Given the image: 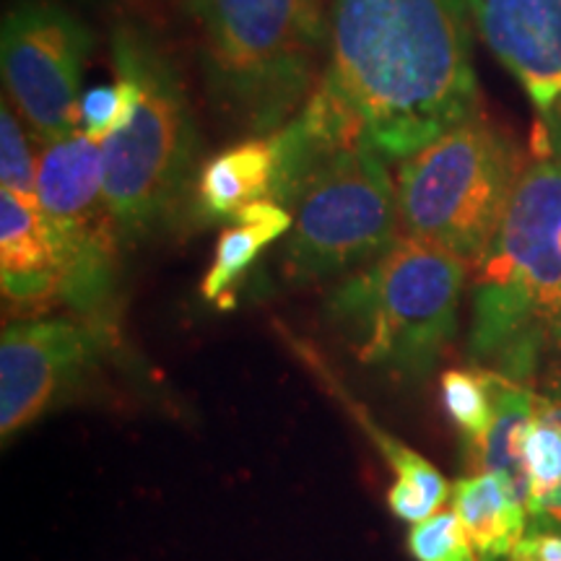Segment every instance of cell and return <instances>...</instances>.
<instances>
[{"label":"cell","mask_w":561,"mask_h":561,"mask_svg":"<svg viewBox=\"0 0 561 561\" xmlns=\"http://www.w3.org/2000/svg\"><path fill=\"white\" fill-rule=\"evenodd\" d=\"M468 11V0H335L318 87L271 136V201L291 210L335 151L405 159L479 115Z\"/></svg>","instance_id":"1"},{"label":"cell","mask_w":561,"mask_h":561,"mask_svg":"<svg viewBox=\"0 0 561 561\" xmlns=\"http://www.w3.org/2000/svg\"><path fill=\"white\" fill-rule=\"evenodd\" d=\"M561 346V151L525 167L473 271L471 351L523 380Z\"/></svg>","instance_id":"2"},{"label":"cell","mask_w":561,"mask_h":561,"mask_svg":"<svg viewBox=\"0 0 561 561\" xmlns=\"http://www.w3.org/2000/svg\"><path fill=\"white\" fill-rule=\"evenodd\" d=\"M210 96L250 133H278L318 87L320 0H185Z\"/></svg>","instance_id":"3"},{"label":"cell","mask_w":561,"mask_h":561,"mask_svg":"<svg viewBox=\"0 0 561 561\" xmlns=\"http://www.w3.org/2000/svg\"><path fill=\"white\" fill-rule=\"evenodd\" d=\"M112 60L138 81L140 100L133 121L102 144L104 201L121 242L136 244L164 229L185 203L198 130L178 70L144 26L112 32Z\"/></svg>","instance_id":"4"},{"label":"cell","mask_w":561,"mask_h":561,"mask_svg":"<svg viewBox=\"0 0 561 561\" xmlns=\"http://www.w3.org/2000/svg\"><path fill=\"white\" fill-rule=\"evenodd\" d=\"M468 271L450 252L401 234L335 286L328 312L359 362L419 380L455 335Z\"/></svg>","instance_id":"5"},{"label":"cell","mask_w":561,"mask_h":561,"mask_svg":"<svg viewBox=\"0 0 561 561\" xmlns=\"http://www.w3.org/2000/svg\"><path fill=\"white\" fill-rule=\"evenodd\" d=\"M523 170L515 144L481 115L460 123L396 170L401 234L476 271L494 242Z\"/></svg>","instance_id":"6"},{"label":"cell","mask_w":561,"mask_h":561,"mask_svg":"<svg viewBox=\"0 0 561 561\" xmlns=\"http://www.w3.org/2000/svg\"><path fill=\"white\" fill-rule=\"evenodd\" d=\"M284 268L294 280L351 276L401 237L396 180L385 157L351 146L320 161L294 195Z\"/></svg>","instance_id":"7"},{"label":"cell","mask_w":561,"mask_h":561,"mask_svg":"<svg viewBox=\"0 0 561 561\" xmlns=\"http://www.w3.org/2000/svg\"><path fill=\"white\" fill-rule=\"evenodd\" d=\"M37 201L60 257V299L76 318L112 325L121 234L104 201L102 146L81 130L39 151Z\"/></svg>","instance_id":"8"},{"label":"cell","mask_w":561,"mask_h":561,"mask_svg":"<svg viewBox=\"0 0 561 561\" xmlns=\"http://www.w3.org/2000/svg\"><path fill=\"white\" fill-rule=\"evenodd\" d=\"M94 34L50 0L13 5L0 32V68L9 102L45 140L81 130L83 66Z\"/></svg>","instance_id":"9"},{"label":"cell","mask_w":561,"mask_h":561,"mask_svg":"<svg viewBox=\"0 0 561 561\" xmlns=\"http://www.w3.org/2000/svg\"><path fill=\"white\" fill-rule=\"evenodd\" d=\"M112 346V325L83 318L13 322L0 335V434L37 421Z\"/></svg>","instance_id":"10"},{"label":"cell","mask_w":561,"mask_h":561,"mask_svg":"<svg viewBox=\"0 0 561 561\" xmlns=\"http://www.w3.org/2000/svg\"><path fill=\"white\" fill-rule=\"evenodd\" d=\"M496 60L515 76L538 112L561 102V0H468Z\"/></svg>","instance_id":"11"},{"label":"cell","mask_w":561,"mask_h":561,"mask_svg":"<svg viewBox=\"0 0 561 561\" xmlns=\"http://www.w3.org/2000/svg\"><path fill=\"white\" fill-rule=\"evenodd\" d=\"M0 284L16 305L60 299V257L37 198L0 191Z\"/></svg>","instance_id":"12"},{"label":"cell","mask_w":561,"mask_h":561,"mask_svg":"<svg viewBox=\"0 0 561 561\" xmlns=\"http://www.w3.org/2000/svg\"><path fill=\"white\" fill-rule=\"evenodd\" d=\"M491 398H494V419L489 432L468 445L471 473H496L510 483L525 507H528V476H525V434H528L533 409H536V390L523 380L486 369Z\"/></svg>","instance_id":"13"},{"label":"cell","mask_w":561,"mask_h":561,"mask_svg":"<svg viewBox=\"0 0 561 561\" xmlns=\"http://www.w3.org/2000/svg\"><path fill=\"white\" fill-rule=\"evenodd\" d=\"M453 512L466 528L481 561L510 557L528 525V507L502 476L468 473L450 491Z\"/></svg>","instance_id":"14"},{"label":"cell","mask_w":561,"mask_h":561,"mask_svg":"<svg viewBox=\"0 0 561 561\" xmlns=\"http://www.w3.org/2000/svg\"><path fill=\"white\" fill-rule=\"evenodd\" d=\"M322 380L331 385V390L341 398V403H346L351 416L359 421V426L369 434V439L375 442L377 450L382 453V458L390 462V468L396 471V483L388 489V507L398 520L403 523H421L426 517L437 515L442 504L450 500L453 486H447L445 476L432 466L430 460L421 458L419 453H413L411 447H405L403 442H398L392 434H388L382 426L375 424V419L362 409L359 403L351 401L346 390H341L339 382H333L331 371L325 367H318Z\"/></svg>","instance_id":"15"},{"label":"cell","mask_w":561,"mask_h":561,"mask_svg":"<svg viewBox=\"0 0 561 561\" xmlns=\"http://www.w3.org/2000/svg\"><path fill=\"white\" fill-rule=\"evenodd\" d=\"M276 153L271 138H252L203 164L195 182L198 206L210 219H231L255 201L271 198Z\"/></svg>","instance_id":"16"},{"label":"cell","mask_w":561,"mask_h":561,"mask_svg":"<svg viewBox=\"0 0 561 561\" xmlns=\"http://www.w3.org/2000/svg\"><path fill=\"white\" fill-rule=\"evenodd\" d=\"M294 227V214L280 203L263 198L255 201L237 216L229 229L221 231L219 244H216L214 263L203 278L201 291L203 297L224 305V297L231 294L234 284L250 265L257 261V255L278 240L289 234Z\"/></svg>","instance_id":"17"},{"label":"cell","mask_w":561,"mask_h":561,"mask_svg":"<svg viewBox=\"0 0 561 561\" xmlns=\"http://www.w3.org/2000/svg\"><path fill=\"white\" fill-rule=\"evenodd\" d=\"M528 520L561 530V385L536 392V409L525 434Z\"/></svg>","instance_id":"18"},{"label":"cell","mask_w":561,"mask_h":561,"mask_svg":"<svg viewBox=\"0 0 561 561\" xmlns=\"http://www.w3.org/2000/svg\"><path fill=\"white\" fill-rule=\"evenodd\" d=\"M442 401L468 445H476L489 432L491 419H494V398H491L486 369L445 371Z\"/></svg>","instance_id":"19"},{"label":"cell","mask_w":561,"mask_h":561,"mask_svg":"<svg viewBox=\"0 0 561 561\" xmlns=\"http://www.w3.org/2000/svg\"><path fill=\"white\" fill-rule=\"evenodd\" d=\"M117 70V81L112 87L89 89L81 96V133L94 144H104L136 115L140 87L128 70Z\"/></svg>","instance_id":"20"},{"label":"cell","mask_w":561,"mask_h":561,"mask_svg":"<svg viewBox=\"0 0 561 561\" xmlns=\"http://www.w3.org/2000/svg\"><path fill=\"white\" fill-rule=\"evenodd\" d=\"M19 117L16 107L5 100L0 107V191L37 198L39 157Z\"/></svg>","instance_id":"21"},{"label":"cell","mask_w":561,"mask_h":561,"mask_svg":"<svg viewBox=\"0 0 561 561\" xmlns=\"http://www.w3.org/2000/svg\"><path fill=\"white\" fill-rule=\"evenodd\" d=\"M405 546L416 561H481L455 512H437L413 525Z\"/></svg>","instance_id":"22"},{"label":"cell","mask_w":561,"mask_h":561,"mask_svg":"<svg viewBox=\"0 0 561 561\" xmlns=\"http://www.w3.org/2000/svg\"><path fill=\"white\" fill-rule=\"evenodd\" d=\"M510 561H561V530L533 525L510 553Z\"/></svg>","instance_id":"23"}]
</instances>
